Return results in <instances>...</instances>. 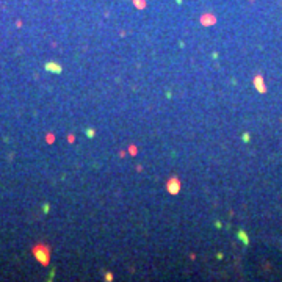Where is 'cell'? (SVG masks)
I'll list each match as a JSON object with an SVG mask.
<instances>
[{
    "instance_id": "6da1fadb",
    "label": "cell",
    "mask_w": 282,
    "mask_h": 282,
    "mask_svg": "<svg viewBox=\"0 0 282 282\" xmlns=\"http://www.w3.org/2000/svg\"><path fill=\"white\" fill-rule=\"evenodd\" d=\"M46 69H47V71H54V72H60V71H61L60 68H56V66L50 64V63H49V64H46Z\"/></svg>"
}]
</instances>
